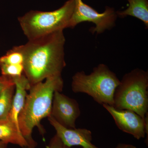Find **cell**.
<instances>
[{"instance_id": "obj_1", "label": "cell", "mask_w": 148, "mask_h": 148, "mask_svg": "<svg viewBox=\"0 0 148 148\" xmlns=\"http://www.w3.org/2000/svg\"><path fill=\"white\" fill-rule=\"evenodd\" d=\"M62 30L14 47L24 57V74L31 86L50 77L61 76L66 66Z\"/></svg>"}, {"instance_id": "obj_2", "label": "cell", "mask_w": 148, "mask_h": 148, "mask_svg": "<svg viewBox=\"0 0 148 148\" xmlns=\"http://www.w3.org/2000/svg\"><path fill=\"white\" fill-rule=\"evenodd\" d=\"M64 82L61 76L50 77L31 86L27 94L24 107L18 117L19 129L23 136L35 148L37 143L32 137L35 127L41 134L44 130L40 124L42 120L50 116L54 92H62Z\"/></svg>"}, {"instance_id": "obj_3", "label": "cell", "mask_w": 148, "mask_h": 148, "mask_svg": "<svg viewBox=\"0 0 148 148\" xmlns=\"http://www.w3.org/2000/svg\"><path fill=\"white\" fill-rule=\"evenodd\" d=\"M120 80L105 64L95 67L89 75L77 72L73 76L72 90L75 93H84L98 104L113 106L115 90Z\"/></svg>"}, {"instance_id": "obj_4", "label": "cell", "mask_w": 148, "mask_h": 148, "mask_svg": "<svg viewBox=\"0 0 148 148\" xmlns=\"http://www.w3.org/2000/svg\"><path fill=\"white\" fill-rule=\"evenodd\" d=\"M113 107L133 111L145 119L148 110V73L135 69L123 77L115 90Z\"/></svg>"}, {"instance_id": "obj_5", "label": "cell", "mask_w": 148, "mask_h": 148, "mask_svg": "<svg viewBox=\"0 0 148 148\" xmlns=\"http://www.w3.org/2000/svg\"><path fill=\"white\" fill-rule=\"evenodd\" d=\"M74 6V0H68L52 11H30L18 17V21L28 40L35 39L69 28Z\"/></svg>"}, {"instance_id": "obj_6", "label": "cell", "mask_w": 148, "mask_h": 148, "mask_svg": "<svg viewBox=\"0 0 148 148\" xmlns=\"http://www.w3.org/2000/svg\"><path fill=\"white\" fill-rule=\"evenodd\" d=\"M75 6L69 28H74L83 22H90L95 27L90 29L91 33L100 34L106 30H110L116 25L118 16L113 8L106 6L105 11L99 13L82 0H74Z\"/></svg>"}, {"instance_id": "obj_7", "label": "cell", "mask_w": 148, "mask_h": 148, "mask_svg": "<svg viewBox=\"0 0 148 148\" xmlns=\"http://www.w3.org/2000/svg\"><path fill=\"white\" fill-rule=\"evenodd\" d=\"M103 108L110 114L116 126L123 132L132 135L137 140L148 136V113L143 118L133 111L117 110L112 106L103 105Z\"/></svg>"}, {"instance_id": "obj_8", "label": "cell", "mask_w": 148, "mask_h": 148, "mask_svg": "<svg viewBox=\"0 0 148 148\" xmlns=\"http://www.w3.org/2000/svg\"><path fill=\"white\" fill-rule=\"evenodd\" d=\"M79 105L75 99L56 91L53 95L50 116L68 128H76V121L80 116Z\"/></svg>"}, {"instance_id": "obj_9", "label": "cell", "mask_w": 148, "mask_h": 148, "mask_svg": "<svg viewBox=\"0 0 148 148\" xmlns=\"http://www.w3.org/2000/svg\"><path fill=\"white\" fill-rule=\"evenodd\" d=\"M49 121L55 129L56 135L64 145L71 147L79 146L83 148H99L92 144V132L86 128H68L58 123L52 117H48Z\"/></svg>"}, {"instance_id": "obj_10", "label": "cell", "mask_w": 148, "mask_h": 148, "mask_svg": "<svg viewBox=\"0 0 148 148\" xmlns=\"http://www.w3.org/2000/svg\"><path fill=\"white\" fill-rule=\"evenodd\" d=\"M15 90L12 105L7 118L19 127L18 117L24 107L27 91L29 90L31 85L24 74L21 76L13 78Z\"/></svg>"}, {"instance_id": "obj_11", "label": "cell", "mask_w": 148, "mask_h": 148, "mask_svg": "<svg viewBox=\"0 0 148 148\" xmlns=\"http://www.w3.org/2000/svg\"><path fill=\"white\" fill-rule=\"evenodd\" d=\"M0 141L22 148H34L22 135L19 127L8 119L0 120Z\"/></svg>"}, {"instance_id": "obj_12", "label": "cell", "mask_w": 148, "mask_h": 148, "mask_svg": "<svg viewBox=\"0 0 148 148\" xmlns=\"http://www.w3.org/2000/svg\"><path fill=\"white\" fill-rule=\"evenodd\" d=\"M129 6L126 9L116 11L118 17L131 16L143 21L146 28L148 27V0H127Z\"/></svg>"}, {"instance_id": "obj_13", "label": "cell", "mask_w": 148, "mask_h": 148, "mask_svg": "<svg viewBox=\"0 0 148 148\" xmlns=\"http://www.w3.org/2000/svg\"><path fill=\"white\" fill-rule=\"evenodd\" d=\"M15 84L5 88L0 95V120L5 119L10 112L14 92Z\"/></svg>"}, {"instance_id": "obj_14", "label": "cell", "mask_w": 148, "mask_h": 148, "mask_svg": "<svg viewBox=\"0 0 148 148\" xmlns=\"http://www.w3.org/2000/svg\"><path fill=\"white\" fill-rule=\"evenodd\" d=\"M24 57L22 53L14 47L9 50L5 55L0 57V63L7 64H23Z\"/></svg>"}, {"instance_id": "obj_15", "label": "cell", "mask_w": 148, "mask_h": 148, "mask_svg": "<svg viewBox=\"0 0 148 148\" xmlns=\"http://www.w3.org/2000/svg\"><path fill=\"white\" fill-rule=\"evenodd\" d=\"M1 75L14 78L21 76L24 74L23 64H7L0 63Z\"/></svg>"}, {"instance_id": "obj_16", "label": "cell", "mask_w": 148, "mask_h": 148, "mask_svg": "<svg viewBox=\"0 0 148 148\" xmlns=\"http://www.w3.org/2000/svg\"><path fill=\"white\" fill-rule=\"evenodd\" d=\"M14 84L13 78L7 76L0 75V95L6 87Z\"/></svg>"}, {"instance_id": "obj_17", "label": "cell", "mask_w": 148, "mask_h": 148, "mask_svg": "<svg viewBox=\"0 0 148 148\" xmlns=\"http://www.w3.org/2000/svg\"><path fill=\"white\" fill-rule=\"evenodd\" d=\"M64 144L57 135L51 138L47 148H63Z\"/></svg>"}, {"instance_id": "obj_18", "label": "cell", "mask_w": 148, "mask_h": 148, "mask_svg": "<svg viewBox=\"0 0 148 148\" xmlns=\"http://www.w3.org/2000/svg\"><path fill=\"white\" fill-rule=\"evenodd\" d=\"M114 148H137L135 146L130 144H120Z\"/></svg>"}, {"instance_id": "obj_19", "label": "cell", "mask_w": 148, "mask_h": 148, "mask_svg": "<svg viewBox=\"0 0 148 148\" xmlns=\"http://www.w3.org/2000/svg\"><path fill=\"white\" fill-rule=\"evenodd\" d=\"M8 145L7 143L0 141V148H7Z\"/></svg>"}, {"instance_id": "obj_20", "label": "cell", "mask_w": 148, "mask_h": 148, "mask_svg": "<svg viewBox=\"0 0 148 148\" xmlns=\"http://www.w3.org/2000/svg\"><path fill=\"white\" fill-rule=\"evenodd\" d=\"M63 148H71V147H67L65 145H64V147H63Z\"/></svg>"}, {"instance_id": "obj_21", "label": "cell", "mask_w": 148, "mask_h": 148, "mask_svg": "<svg viewBox=\"0 0 148 148\" xmlns=\"http://www.w3.org/2000/svg\"><path fill=\"white\" fill-rule=\"evenodd\" d=\"M0 75H1V73H0Z\"/></svg>"}, {"instance_id": "obj_22", "label": "cell", "mask_w": 148, "mask_h": 148, "mask_svg": "<svg viewBox=\"0 0 148 148\" xmlns=\"http://www.w3.org/2000/svg\"></svg>"}]
</instances>
